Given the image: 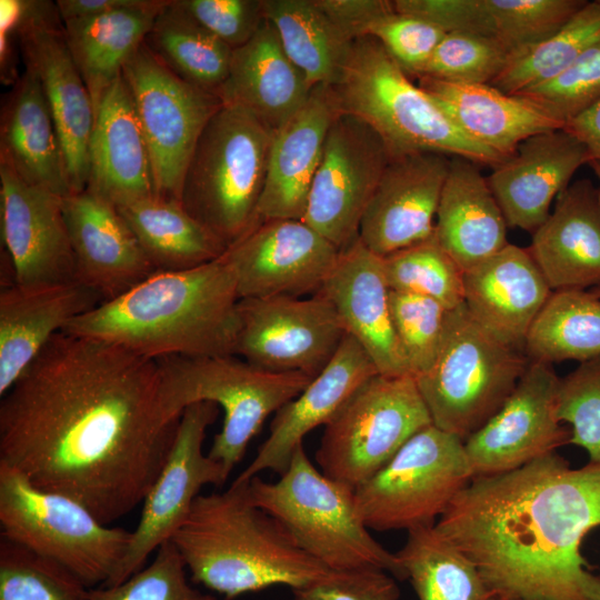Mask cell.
<instances>
[{
  "label": "cell",
  "instance_id": "7bdbcfd3",
  "mask_svg": "<svg viewBox=\"0 0 600 600\" xmlns=\"http://www.w3.org/2000/svg\"><path fill=\"white\" fill-rule=\"evenodd\" d=\"M89 590L60 563L0 539V600H90Z\"/></svg>",
  "mask_w": 600,
  "mask_h": 600
},
{
  "label": "cell",
  "instance_id": "7402d4cb",
  "mask_svg": "<svg viewBox=\"0 0 600 600\" xmlns=\"http://www.w3.org/2000/svg\"><path fill=\"white\" fill-rule=\"evenodd\" d=\"M76 281L101 302L127 292L157 272L118 208L84 189L62 198Z\"/></svg>",
  "mask_w": 600,
  "mask_h": 600
},
{
  "label": "cell",
  "instance_id": "ab89813d",
  "mask_svg": "<svg viewBox=\"0 0 600 600\" xmlns=\"http://www.w3.org/2000/svg\"><path fill=\"white\" fill-rule=\"evenodd\" d=\"M396 556L419 600H488L493 596L473 562L436 526L408 530Z\"/></svg>",
  "mask_w": 600,
  "mask_h": 600
},
{
  "label": "cell",
  "instance_id": "7a4b0ae2",
  "mask_svg": "<svg viewBox=\"0 0 600 600\" xmlns=\"http://www.w3.org/2000/svg\"><path fill=\"white\" fill-rule=\"evenodd\" d=\"M599 526L600 464L572 469L557 452L472 478L436 523L501 600H600L581 553Z\"/></svg>",
  "mask_w": 600,
  "mask_h": 600
},
{
  "label": "cell",
  "instance_id": "e575fe53",
  "mask_svg": "<svg viewBox=\"0 0 600 600\" xmlns=\"http://www.w3.org/2000/svg\"><path fill=\"white\" fill-rule=\"evenodd\" d=\"M168 0H132L122 8L63 22L72 59L88 88L94 111L121 77L128 59L144 42Z\"/></svg>",
  "mask_w": 600,
  "mask_h": 600
},
{
  "label": "cell",
  "instance_id": "277c9868",
  "mask_svg": "<svg viewBox=\"0 0 600 600\" xmlns=\"http://www.w3.org/2000/svg\"><path fill=\"white\" fill-rule=\"evenodd\" d=\"M171 541L191 579L226 599L274 586L300 589L331 572L252 501L248 482L199 494Z\"/></svg>",
  "mask_w": 600,
  "mask_h": 600
},
{
  "label": "cell",
  "instance_id": "8d00e7d4",
  "mask_svg": "<svg viewBox=\"0 0 600 600\" xmlns=\"http://www.w3.org/2000/svg\"><path fill=\"white\" fill-rule=\"evenodd\" d=\"M264 18L310 86H332L340 78L350 46L314 0H262Z\"/></svg>",
  "mask_w": 600,
  "mask_h": 600
},
{
  "label": "cell",
  "instance_id": "83f0119b",
  "mask_svg": "<svg viewBox=\"0 0 600 600\" xmlns=\"http://www.w3.org/2000/svg\"><path fill=\"white\" fill-rule=\"evenodd\" d=\"M528 250L552 291L600 288V190L579 179L559 193Z\"/></svg>",
  "mask_w": 600,
  "mask_h": 600
},
{
  "label": "cell",
  "instance_id": "816d5d0a",
  "mask_svg": "<svg viewBox=\"0 0 600 600\" xmlns=\"http://www.w3.org/2000/svg\"><path fill=\"white\" fill-rule=\"evenodd\" d=\"M177 2L232 50L249 42L264 20L262 0H177Z\"/></svg>",
  "mask_w": 600,
  "mask_h": 600
},
{
  "label": "cell",
  "instance_id": "2e32d148",
  "mask_svg": "<svg viewBox=\"0 0 600 600\" xmlns=\"http://www.w3.org/2000/svg\"><path fill=\"white\" fill-rule=\"evenodd\" d=\"M234 356L257 367L319 374L340 347L344 328L320 293L301 297L242 298Z\"/></svg>",
  "mask_w": 600,
  "mask_h": 600
},
{
  "label": "cell",
  "instance_id": "11a10c76",
  "mask_svg": "<svg viewBox=\"0 0 600 600\" xmlns=\"http://www.w3.org/2000/svg\"><path fill=\"white\" fill-rule=\"evenodd\" d=\"M563 128L586 146L591 162H600V101L569 120Z\"/></svg>",
  "mask_w": 600,
  "mask_h": 600
},
{
  "label": "cell",
  "instance_id": "60d3db41",
  "mask_svg": "<svg viewBox=\"0 0 600 600\" xmlns=\"http://www.w3.org/2000/svg\"><path fill=\"white\" fill-rule=\"evenodd\" d=\"M600 39V0L587 3L557 32L509 53L504 68L490 83L508 94L543 84L569 68Z\"/></svg>",
  "mask_w": 600,
  "mask_h": 600
},
{
  "label": "cell",
  "instance_id": "f907efd6",
  "mask_svg": "<svg viewBox=\"0 0 600 600\" xmlns=\"http://www.w3.org/2000/svg\"><path fill=\"white\" fill-rule=\"evenodd\" d=\"M444 34L424 20L393 11L377 21L368 36L376 38L408 76L419 77Z\"/></svg>",
  "mask_w": 600,
  "mask_h": 600
},
{
  "label": "cell",
  "instance_id": "bcb514c9",
  "mask_svg": "<svg viewBox=\"0 0 600 600\" xmlns=\"http://www.w3.org/2000/svg\"><path fill=\"white\" fill-rule=\"evenodd\" d=\"M391 318L412 377L433 363L443 336L448 309L434 299L389 291Z\"/></svg>",
  "mask_w": 600,
  "mask_h": 600
},
{
  "label": "cell",
  "instance_id": "7dc6e473",
  "mask_svg": "<svg viewBox=\"0 0 600 600\" xmlns=\"http://www.w3.org/2000/svg\"><path fill=\"white\" fill-rule=\"evenodd\" d=\"M187 566L174 543L169 540L152 561L114 586L90 588V600H217L193 588L187 578Z\"/></svg>",
  "mask_w": 600,
  "mask_h": 600
},
{
  "label": "cell",
  "instance_id": "f546056e",
  "mask_svg": "<svg viewBox=\"0 0 600 600\" xmlns=\"http://www.w3.org/2000/svg\"><path fill=\"white\" fill-rule=\"evenodd\" d=\"M89 164L86 189L116 207L156 194L149 150L122 76L97 110Z\"/></svg>",
  "mask_w": 600,
  "mask_h": 600
},
{
  "label": "cell",
  "instance_id": "4dcf8cb0",
  "mask_svg": "<svg viewBox=\"0 0 600 600\" xmlns=\"http://www.w3.org/2000/svg\"><path fill=\"white\" fill-rule=\"evenodd\" d=\"M312 89L264 18L251 40L233 50L217 96L223 104L249 111L274 133L306 104Z\"/></svg>",
  "mask_w": 600,
  "mask_h": 600
},
{
  "label": "cell",
  "instance_id": "c3c4849f",
  "mask_svg": "<svg viewBox=\"0 0 600 600\" xmlns=\"http://www.w3.org/2000/svg\"><path fill=\"white\" fill-rule=\"evenodd\" d=\"M556 417L571 426L569 443L583 448L589 462L600 464V357L560 378Z\"/></svg>",
  "mask_w": 600,
  "mask_h": 600
},
{
  "label": "cell",
  "instance_id": "9a60e30c",
  "mask_svg": "<svg viewBox=\"0 0 600 600\" xmlns=\"http://www.w3.org/2000/svg\"><path fill=\"white\" fill-rule=\"evenodd\" d=\"M219 407L202 401L188 406L179 420L167 461L142 502L140 520L113 576L102 586L121 583L141 570L187 519L204 486L221 487L229 478L224 467L203 452L207 429Z\"/></svg>",
  "mask_w": 600,
  "mask_h": 600
},
{
  "label": "cell",
  "instance_id": "d590c367",
  "mask_svg": "<svg viewBox=\"0 0 600 600\" xmlns=\"http://www.w3.org/2000/svg\"><path fill=\"white\" fill-rule=\"evenodd\" d=\"M117 208L157 271L191 269L228 250L178 200L154 194Z\"/></svg>",
  "mask_w": 600,
  "mask_h": 600
},
{
  "label": "cell",
  "instance_id": "1f68e13d",
  "mask_svg": "<svg viewBox=\"0 0 600 600\" xmlns=\"http://www.w3.org/2000/svg\"><path fill=\"white\" fill-rule=\"evenodd\" d=\"M429 93L471 141L510 157L531 136L563 128L529 99L504 93L491 84H466L419 77Z\"/></svg>",
  "mask_w": 600,
  "mask_h": 600
},
{
  "label": "cell",
  "instance_id": "52a82bcc",
  "mask_svg": "<svg viewBox=\"0 0 600 600\" xmlns=\"http://www.w3.org/2000/svg\"><path fill=\"white\" fill-rule=\"evenodd\" d=\"M273 132L249 111L222 104L200 134L184 172L180 202L228 248L261 223Z\"/></svg>",
  "mask_w": 600,
  "mask_h": 600
},
{
  "label": "cell",
  "instance_id": "4fadbf2b",
  "mask_svg": "<svg viewBox=\"0 0 600 600\" xmlns=\"http://www.w3.org/2000/svg\"><path fill=\"white\" fill-rule=\"evenodd\" d=\"M150 154L156 196L180 201L186 169L220 98L176 74L143 42L121 73Z\"/></svg>",
  "mask_w": 600,
  "mask_h": 600
},
{
  "label": "cell",
  "instance_id": "74e56055",
  "mask_svg": "<svg viewBox=\"0 0 600 600\" xmlns=\"http://www.w3.org/2000/svg\"><path fill=\"white\" fill-rule=\"evenodd\" d=\"M144 42L180 78L214 94L229 74L233 50L177 0L160 10Z\"/></svg>",
  "mask_w": 600,
  "mask_h": 600
},
{
  "label": "cell",
  "instance_id": "ffe728a7",
  "mask_svg": "<svg viewBox=\"0 0 600 600\" xmlns=\"http://www.w3.org/2000/svg\"><path fill=\"white\" fill-rule=\"evenodd\" d=\"M0 227L14 284L38 288L76 281L62 198L28 183L1 159Z\"/></svg>",
  "mask_w": 600,
  "mask_h": 600
},
{
  "label": "cell",
  "instance_id": "f1b7e54d",
  "mask_svg": "<svg viewBox=\"0 0 600 600\" xmlns=\"http://www.w3.org/2000/svg\"><path fill=\"white\" fill-rule=\"evenodd\" d=\"M101 302L88 287L68 283L0 291V396H4L49 341Z\"/></svg>",
  "mask_w": 600,
  "mask_h": 600
},
{
  "label": "cell",
  "instance_id": "f35d334b",
  "mask_svg": "<svg viewBox=\"0 0 600 600\" xmlns=\"http://www.w3.org/2000/svg\"><path fill=\"white\" fill-rule=\"evenodd\" d=\"M523 351L530 361L549 364L600 357V298L590 290L552 291L530 327Z\"/></svg>",
  "mask_w": 600,
  "mask_h": 600
},
{
  "label": "cell",
  "instance_id": "ba28073f",
  "mask_svg": "<svg viewBox=\"0 0 600 600\" xmlns=\"http://www.w3.org/2000/svg\"><path fill=\"white\" fill-rule=\"evenodd\" d=\"M161 392L169 414L208 401L223 411L221 430L209 457L230 474L266 419L294 399L313 379L303 372L272 371L234 356L167 357L158 359Z\"/></svg>",
  "mask_w": 600,
  "mask_h": 600
},
{
  "label": "cell",
  "instance_id": "4316f807",
  "mask_svg": "<svg viewBox=\"0 0 600 600\" xmlns=\"http://www.w3.org/2000/svg\"><path fill=\"white\" fill-rule=\"evenodd\" d=\"M339 113L330 86H316L306 104L273 133L258 206L261 222L303 219L329 128Z\"/></svg>",
  "mask_w": 600,
  "mask_h": 600
},
{
  "label": "cell",
  "instance_id": "681fc988",
  "mask_svg": "<svg viewBox=\"0 0 600 600\" xmlns=\"http://www.w3.org/2000/svg\"><path fill=\"white\" fill-rule=\"evenodd\" d=\"M522 96L563 126L600 101V39L554 79L528 89Z\"/></svg>",
  "mask_w": 600,
  "mask_h": 600
},
{
  "label": "cell",
  "instance_id": "8992f818",
  "mask_svg": "<svg viewBox=\"0 0 600 600\" xmlns=\"http://www.w3.org/2000/svg\"><path fill=\"white\" fill-rule=\"evenodd\" d=\"M252 501L276 518L297 546L331 571L377 569L407 579L396 553L370 533L354 490L318 470L299 446L274 482L248 481Z\"/></svg>",
  "mask_w": 600,
  "mask_h": 600
},
{
  "label": "cell",
  "instance_id": "5bb4252c",
  "mask_svg": "<svg viewBox=\"0 0 600 600\" xmlns=\"http://www.w3.org/2000/svg\"><path fill=\"white\" fill-rule=\"evenodd\" d=\"M17 37L24 69L38 78L54 121L72 193L80 192L89 179L96 111L67 44L57 3L20 0Z\"/></svg>",
  "mask_w": 600,
  "mask_h": 600
},
{
  "label": "cell",
  "instance_id": "5b68a950",
  "mask_svg": "<svg viewBox=\"0 0 600 600\" xmlns=\"http://www.w3.org/2000/svg\"><path fill=\"white\" fill-rule=\"evenodd\" d=\"M330 88L340 113L368 123L382 139L390 159L437 152L491 168L503 160L468 139L371 36L352 41L340 78Z\"/></svg>",
  "mask_w": 600,
  "mask_h": 600
},
{
  "label": "cell",
  "instance_id": "7c38bea8",
  "mask_svg": "<svg viewBox=\"0 0 600 600\" xmlns=\"http://www.w3.org/2000/svg\"><path fill=\"white\" fill-rule=\"evenodd\" d=\"M430 424L414 377L378 373L324 426L316 461L327 477L354 490Z\"/></svg>",
  "mask_w": 600,
  "mask_h": 600
},
{
  "label": "cell",
  "instance_id": "30bf717a",
  "mask_svg": "<svg viewBox=\"0 0 600 600\" xmlns=\"http://www.w3.org/2000/svg\"><path fill=\"white\" fill-rule=\"evenodd\" d=\"M1 538L51 559L88 588L104 584L123 559L131 531L98 520L66 496L33 486L0 462Z\"/></svg>",
  "mask_w": 600,
  "mask_h": 600
},
{
  "label": "cell",
  "instance_id": "8fae6325",
  "mask_svg": "<svg viewBox=\"0 0 600 600\" xmlns=\"http://www.w3.org/2000/svg\"><path fill=\"white\" fill-rule=\"evenodd\" d=\"M472 478L464 441L430 424L354 489L357 510L377 531L436 526Z\"/></svg>",
  "mask_w": 600,
  "mask_h": 600
},
{
  "label": "cell",
  "instance_id": "d4e9b609",
  "mask_svg": "<svg viewBox=\"0 0 600 600\" xmlns=\"http://www.w3.org/2000/svg\"><path fill=\"white\" fill-rule=\"evenodd\" d=\"M382 258L358 238L340 251L318 293L336 309L347 334L364 349L379 374H410L394 331Z\"/></svg>",
  "mask_w": 600,
  "mask_h": 600
},
{
  "label": "cell",
  "instance_id": "d6a6232c",
  "mask_svg": "<svg viewBox=\"0 0 600 600\" xmlns=\"http://www.w3.org/2000/svg\"><path fill=\"white\" fill-rule=\"evenodd\" d=\"M0 159L32 186L61 198L72 193L54 121L38 78L28 69L1 103Z\"/></svg>",
  "mask_w": 600,
  "mask_h": 600
},
{
  "label": "cell",
  "instance_id": "cb8c5ba5",
  "mask_svg": "<svg viewBox=\"0 0 600 600\" xmlns=\"http://www.w3.org/2000/svg\"><path fill=\"white\" fill-rule=\"evenodd\" d=\"M376 374L378 371L368 353L346 334L327 367L276 412L269 436L233 482H248L266 470L282 474L303 438L317 427L326 426L351 394Z\"/></svg>",
  "mask_w": 600,
  "mask_h": 600
},
{
  "label": "cell",
  "instance_id": "6f0895ef",
  "mask_svg": "<svg viewBox=\"0 0 600 600\" xmlns=\"http://www.w3.org/2000/svg\"><path fill=\"white\" fill-rule=\"evenodd\" d=\"M589 166L591 167L593 173L596 174L598 181H599V190H600V162L598 161H592L589 163ZM596 297L600 298V288H597V289H591L590 290Z\"/></svg>",
  "mask_w": 600,
  "mask_h": 600
},
{
  "label": "cell",
  "instance_id": "ac0fdd59",
  "mask_svg": "<svg viewBox=\"0 0 600 600\" xmlns=\"http://www.w3.org/2000/svg\"><path fill=\"white\" fill-rule=\"evenodd\" d=\"M559 381L552 364L529 362L502 407L464 441L473 478L514 470L570 442L571 430L556 417Z\"/></svg>",
  "mask_w": 600,
  "mask_h": 600
},
{
  "label": "cell",
  "instance_id": "484cf974",
  "mask_svg": "<svg viewBox=\"0 0 600 600\" xmlns=\"http://www.w3.org/2000/svg\"><path fill=\"white\" fill-rule=\"evenodd\" d=\"M551 293L528 248L516 244L463 271V303L471 318L521 351Z\"/></svg>",
  "mask_w": 600,
  "mask_h": 600
},
{
  "label": "cell",
  "instance_id": "836d02e7",
  "mask_svg": "<svg viewBox=\"0 0 600 600\" xmlns=\"http://www.w3.org/2000/svg\"><path fill=\"white\" fill-rule=\"evenodd\" d=\"M507 229L479 164L451 157L436 216L434 234L440 246L466 271L509 243Z\"/></svg>",
  "mask_w": 600,
  "mask_h": 600
},
{
  "label": "cell",
  "instance_id": "d6986e66",
  "mask_svg": "<svg viewBox=\"0 0 600 600\" xmlns=\"http://www.w3.org/2000/svg\"><path fill=\"white\" fill-rule=\"evenodd\" d=\"M339 254L334 244L297 219L263 221L224 252L240 299L313 296Z\"/></svg>",
  "mask_w": 600,
  "mask_h": 600
},
{
  "label": "cell",
  "instance_id": "603a6c76",
  "mask_svg": "<svg viewBox=\"0 0 600 600\" xmlns=\"http://www.w3.org/2000/svg\"><path fill=\"white\" fill-rule=\"evenodd\" d=\"M590 162L586 146L564 128L522 141L487 178L508 228L534 232L574 172Z\"/></svg>",
  "mask_w": 600,
  "mask_h": 600
},
{
  "label": "cell",
  "instance_id": "6da1fadb",
  "mask_svg": "<svg viewBox=\"0 0 600 600\" xmlns=\"http://www.w3.org/2000/svg\"><path fill=\"white\" fill-rule=\"evenodd\" d=\"M1 398L0 462L104 524L143 502L180 420L166 409L158 360L64 331Z\"/></svg>",
  "mask_w": 600,
  "mask_h": 600
},
{
  "label": "cell",
  "instance_id": "db71d44e",
  "mask_svg": "<svg viewBox=\"0 0 600 600\" xmlns=\"http://www.w3.org/2000/svg\"><path fill=\"white\" fill-rule=\"evenodd\" d=\"M339 31L349 40L369 34L372 26L394 11L388 0H314Z\"/></svg>",
  "mask_w": 600,
  "mask_h": 600
},
{
  "label": "cell",
  "instance_id": "b9f144b4",
  "mask_svg": "<svg viewBox=\"0 0 600 600\" xmlns=\"http://www.w3.org/2000/svg\"><path fill=\"white\" fill-rule=\"evenodd\" d=\"M381 258L390 290L434 299L448 310L463 303V270L440 246L434 233Z\"/></svg>",
  "mask_w": 600,
  "mask_h": 600
},
{
  "label": "cell",
  "instance_id": "f5cc1de1",
  "mask_svg": "<svg viewBox=\"0 0 600 600\" xmlns=\"http://www.w3.org/2000/svg\"><path fill=\"white\" fill-rule=\"evenodd\" d=\"M390 573L377 570L331 571L323 579L292 590L294 600H399L400 589Z\"/></svg>",
  "mask_w": 600,
  "mask_h": 600
},
{
  "label": "cell",
  "instance_id": "e0dca14e",
  "mask_svg": "<svg viewBox=\"0 0 600 600\" xmlns=\"http://www.w3.org/2000/svg\"><path fill=\"white\" fill-rule=\"evenodd\" d=\"M390 161L379 134L339 113L329 128L303 221L340 251L359 238L362 214Z\"/></svg>",
  "mask_w": 600,
  "mask_h": 600
},
{
  "label": "cell",
  "instance_id": "44dd1931",
  "mask_svg": "<svg viewBox=\"0 0 600 600\" xmlns=\"http://www.w3.org/2000/svg\"><path fill=\"white\" fill-rule=\"evenodd\" d=\"M451 157L418 152L391 158L362 214L360 241L386 257L429 239Z\"/></svg>",
  "mask_w": 600,
  "mask_h": 600
},
{
  "label": "cell",
  "instance_id": "9c48e42d",
  "mask_svg": "<svg viewBox=\"0 0 600 600\" xmlns=\"http://www.w3.org/2000/svg\"><path fill=\"white\" fill-rule=\"evenodd\" d=\"M529 362L523 351L476 322L462 303L448 311L438 354L414 379L432 424L466 441L502 407Z\"/></svg>",
  "mask_w": 600,
  "mask_h": 600
},
{
  "label": "cell",
  "instance_id": "680465c9",
  "mask_svg": "<svg viewBox=\"0 0 600 600\" xmlns=\"http://www.w3.org/2000/svg\"><path fill=\"white\" fill-rule=\"evenodd\" d=\"M488 600H501V599L497 596H491Z\"/></svg>",
  "mask_w": 600,
  "mask_h": 600
},
{
  "label": "cell",
  "instance_id": "ee69618b",
  "mask_svg": "<svg viewBox=\"0 0 600 600\" xmlns=\"http://www.w3.org/2000/svg\"><path fill=\"white\" fill-rule=\"evenodd\" d=\"M586 0H481L483 34L509 53L540 42L560 30Z\"/></svg>",
  "mask_w": 600,
  "mask_h": 600
},
{
  "label": "cell",
  "instance_id": "f6af8a7d",
  "mask_svg": "<svg viewBox=\"0 0 600 600\" xmlns=\"http://www.w3.org/2000/svg\"><path fill=\"white\" fill-rule=\"evenodd\" d=\"M508 56L509 51L494 38L474 32H447L419 77L490 84L504 68Z\"/></svg>",
  "mask_w": 600,
  "mask_h": 600
},
{
  "label": "cell",
  "instance_id": "3957f363",
  "mask_svg": "<svg viewBox=\"0 0 600 600\" xmlns=\"http://www.w3.org/2000/svg\"><path fill=\"white\" fill-rule=\"evenodd\" d=\"M240 300L224 253L179 271H157L74 318L64 332L109 341L154 360L234 356Z\"/></svg>",
  "mask_w": 600,
  "mask_h": 600
},
{
  "label": "cell",
  "instance_id": "9f6ffc18",
  "mask_svg": "<svg viewBox=\"0 0 600 600\" xmlns=\"http://www.w3.org/2000/svg\"><path fill=\"white\" fill-rule=\"evenodd\" d=\"M132 0H58L57 8L62 22L112 11Z\"/></svg>",
  "mask_w": 600,
  "mask_h": 600
}]
</instances>
